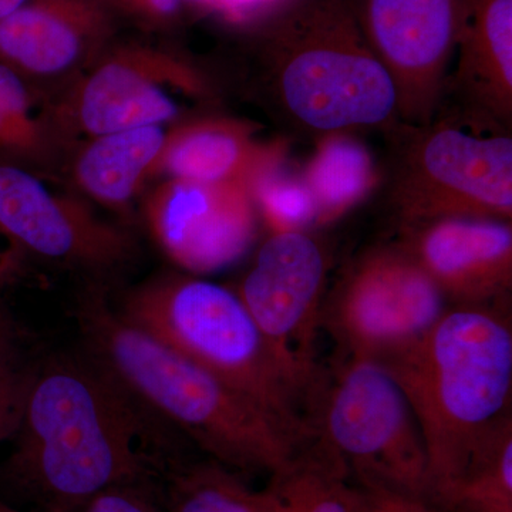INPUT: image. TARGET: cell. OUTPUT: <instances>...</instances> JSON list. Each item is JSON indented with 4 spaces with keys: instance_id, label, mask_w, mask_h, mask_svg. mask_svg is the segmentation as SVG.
<instances>
[{
    "instance_id": "20",
    "label": "cell",
    "mask_w": 512,
    "mask_h": 512,
    "mask_svg": "<svg viewBox=\"0 0 512 512\" xmlns=\"http://www.w3.org/2000/svg\"><path fill=\"white\" fill-rule=\"evenodd\" d=\"M315 153L302 178L323 224L336 220L359 204L382 180L375 161L355 134H332L313 141Z\"/></svg>"
},
{
    "instance_id": "4",
    "label": "cell",
    "mask_w": 512,
    "mask_h": 512,
    "mask_svg": "<svg viewBox=\"0 0 512 512\" xmlns=\"http://www.w3.org/2000/svg\"><path fill=\"white\" fill-rule=\"evenodd\" d=\"M380 363L400 384L419 421L427 451L423 500L431 505L453 483L484 431L511 412L507 299L448 305L423 338Z\"/></svg>"
},
{
    "instance_id": "23",
    "label": "cell",
    "mask_w": 512,
    "mask_h": 512,
    "mask_svg": "<svg viewBox=\"0 0 512 512\" xmlns=\"http://www.w3.org/2000/svg\"><path fill=\"white\" fill-rule=\"evenodd\" d=\"M45 128L26 77L0 60V161L16 163L42 147Z\"/></svg>"
},
{
    "instance_id": "16",
    "label": "cell",
    "mask_w": 512,
    "mask_h": 512,
    "mask_svg": "<svg viewBox=\"0 0 512 512\" xmlns=\"http://www.w3.org/2000/svg\"><path fill=\"white\" fill-rule=\"evenodd\" d=\"M456 52V70L444 92L456 101L453 110L511 131L512 0H461Z\"/></svg>"
},
{
    "instance_id": "9",
    "label": "cell",
    "mask_w": 512,
    "mask_h": 512,
    "mask_svg": "<svg viewBox=\"0 0 512 512\" xmlns=\"http://www.w3.org/2000/svg\"><path fill=\"white\" fill-rule=\"evenodd\" d=\"M328 272L325 248L306 229L272 232L237 292L276 357L312 400L322 383L315 342Z\"/></svg>"
},
{
    "instance_id": "17",
    "label": "cell",
    "mask_w": 512,
    "mask_h": 512,
    "mask_svg": "<svg viewBox=\"0 0 512 512\" xmlns=\"http://www.w3.org/2000/svg\"><path fill=\"white\" fill-rule=\"evenodd\" d=\"M286 141L264 144L241 121L202 119L167 134L151 173L194 183H239L254 187L281 167Z\"/></svg>"
},
{
    "instance_id": "19",
    "label": "cell",
    "mask_w": 512,
    "mask_h": 512,
    "mask_svg": "<svg viewBox=\"0 0 512 512\" xmlns=\"http://www.w3.org/2000/svg\"><path fill=\"white\" fill-rule=\"evenodd\" d=\"M440 512H512V413L477 440L447 490L431 504Z\"/></svg>"
},
{
    "instance_id": "1",
    "label": "cell",
    "mask_w": 512,
    "mask_h": 512,
    "mask_svg": "<svg viewBox=\"0 0 512 512\" xmlns=\"http://www.w3.org/2000/svg\"><path fill=\"white\" fill-rule=\"evenodd\" d=\"M6 473L43 512L120 485H151L190 460L165 423L86 348L40 356Z\"/></svg>"
},
{
    "instance_id": "13",
    "label": "cell",
    "mask_w": 512,
    "mask_h": 512,
    "mask_svg": "<svg viewBox=\"0 0 512 512\" xmlns=\"http://www.w3.org/2000/svg\"><path fill=\"white\" fill-rule=\"evenodd\" d=\"M201 74L148 47H119L97 60L77 97V119L92 137L170 123L181 97L200 96Z\"/></svg>"
},
{
    "instance_id": "7",
    "label": "cell",
    "mask_w": 512,
    "mask_h": 512,
    "mask_svg": "<svg viewBox=\"0 0 512 512\" xmlns=\"http://www.w3.org/2000/svg\"><path fill=\"white\" fill-rule=\"evenodd\" d=\"M312 440L343 464L353 483L423 500L426 444L406 394L383 363L348 356L320 384Z\"/></svg>"
},
{
    "instance_id": "31",
    "label": "cell",
    "mask_w": 512,
    "mask_h": 512,
    "mask_svg": "<svg viewBox=\"0 0 512 512\" xmlns=\"http://www.w3.org/2000/svg\"><path fill=\"white\" fill-rule=\"evenodd\" d=\"M30 0H0V20L8 18L13 12H16Z\"/></svg>"
},
{
    "instance_id": "24",
    "label": "cell",
    "mask_w": 512,
    "mask_h": 512,
    "mask_svg": "<svg viewBox=\"0 0 512 512\" xmlns=\"http://www.w3.org/2000/svg\"><path fill=\"white\" fill-rule=\"evenodd\" d=\"M259 214L272 232L305 229L316 222L315 201L301 177L288 175L281 167L269 171L252 187Z\"/></svg>"
},
{
    "instance_id": "27",
    "label": "cell",
    "mask_w": 512,
    "mask_h": 512,
    "mask_svg": "<svg viewBox=\"0 0 512 512\" xmlns=\"http://www.w3.org/2000/svg\"><path fill=\"white\" fill-rule=\"evenodd\" d=\"M352 512H440L414 495L349 480Z\"/></svg>"
},
{
    "instance_id": "15",
    "label": "cell",
    "mask_w": 512,
    "mask_h": 512,
    "mask_svg": "<svg viewBox=\"0 0 512 512\" xmlns=\"http://www.w3.org/2000/svg\"><path fill=\"white\" fill-rule=\"evenodd\" d=\"M111 33L104 0H30L0 20V60L25 77L60 76L99 56Z\"/></svg>"
},
{
    "instance_id": "8",
    "label": "cell",
    "mask_w": 512,
    "mask_h": 512,
    "mask_svg": "<svg viewBox=\"0 0 512 512\" xmlns=\"http://www.w3.org/2000/svg\"><path fill=\"white\" fill-rule=\"evenodd\" d=\"M448 303L399 241L350 262L323 303L322 323L348 356L389 359L423 338Z\"/></svg>"
},
{
    "instance_id": "25",
    "label": "cell",
    "mask_w": 512,
    "mask_h": 512,
    "mask_svg": "<svg viewBox=\"0 0 512 512\" xmlns=\"http://www.w3.org/2000/svg\"><path fill=\"white\" fill-rule=\"evenodd\" d=\"M28 343L0 350V441L18 433L35 379L40 356L29 352Z\"/></svg>"
},
{
    "instance_id": "12",
    "label": "cell",
    "mask_w": 512,
    "mask_h": 512,
    "mask_svg": "<svg viewBox=\"0 0 512 512\" xmlns=\"http://www.w3.org/2000/svg\"><path fill=\"white\" fill-rule=\"evenodd\" d=\"M254 192L239 183L167 180L151 195L147 221L168 258L192 274L239 261L258 235Z\"/></svg>"
},
{
    "instance_id": "22",
    "label": "cell",
    "mask_w": 512,
    "mask_h": 512,
    "mask_svg": "<svg viewBox=\"0 0 512 512\" xmlns=\"http://www.w3.org/2000/svg\"><path fill=\"white\" fill-rule=\"evenodd\" d=\"M167 512H266L261 491L217 461L188 460L163 485Z\"/></svg>"
},
{
    "instance_id": "10",
    "label": "cell",
    "mask_w": 512,
    "mask_h": 512,
    "mask_svg": "<svg viewBox=\"0 0 512 512\" xmlns=\"http://www.w3.org/2000/svg\"><path fill=\"white\" fill-rule=\"evenodd\" d=\"M394 87L397 117L423 126L443 101L456 55L461 0H349Z\"/></svg>"
},
{
    "instance_id": "29",
    "label": "cell",
    "mask_w": 512,
    "mask_h": 512,
    "mask_svg": "<svg viewBox=\"0 0 512 512\" xmlns=\"http://www.w3.org/2000/svg\"><path fill=\"white\" fill-rule=\"evenodd\" d=\"M23 342H28V332L19 325L18 320L0 298V350Z\"/></svg>"
},
{
    "instance_id": "21",
    "label": "cell",
    "mask_w": 512,
    "mask_h": 512,
    "mask_svg": "<svg viewBox=\"0 0 512 512\" xmlns=\"http://www.w3.org/2000/svg\"><path fill=\"white\" fill-rule=\"evenodd\" d=\"M266 512H352L348 471L309 441L261 491Z\"/></svg>"
},
{
    "instance_id": "14",
    "label": "cell",
    "mask_w": 512,
    "mask_h": 512,
    "mask_svg": "<svg viewBox=\"0 0 512 512\" xmlns=\"http://www.w3.org/2000/svg\"><path fill=\"white\" fill-rule=\"evenodd\" d=\"M397 241L448 305H487L510 296L512 222L443 218L399 229Z\"/></svg>"
},
{
    "instance_id": "5",
    "label": "cell",
    "mask_w": 512,
    "mask_h": 512,
    "mask_svg": "<svg viewBox=\"0 0 512 512\" xmlns=\"http://www.w3.org/2000/svg\"><path fill=\"white\" fill-rule=\"evenodd\" d=\"M116 309L261 407L302 444L312 440L311 394L289 375L237 292L168 275L128 292Z\"/></svg>"
},
{
    "instance_id": "3",
    "label": "cell",
    "mask_w": 512,
    "mask_h": 512,
    "mask_svg": "<svg viewBox=\"0 0 512 512\" xmlns=\"http://www.w3.org/2000/svg\"><path fill=\"white\" fill-rule=\"evenodd\" d=\"M74 319L84 348L221 466L272 476L306 446L227 383L128 323L103 286L83 291Z\"/></svg>"
},
{
    "instance_id": "6",
    "label": "cell",
    "mask_w": 512,
    "mask_h": 512,
    "mask_svg": "<svg viewBox=\"0 0 512 512\" xmlns=\"http://www.w3.org/2000/svg\"><path fill=\"white\" fill-rule=\"evenodd\" d=\"M440 106L429 124L397 121L383 131V185L397 228L443 218L512 222L511 131L474 124Z\"/></svg>"
},
{
    "instance_id": "2",
    "label": "cell",
    "mask_w": 512,
    "mask_h": 512,
    "mask_svg": "<svg viewBox=\"0 0 512 512\" xmlns=\"http://www.w3.org/2000/svg\"><path fill=\"white\" fill-rule=\"evenodd\" d=\"M259 19L255 93L288 136L316 141L400 121L349 0H284Z\"/></svg>"
},
{
    "instance_id": "30",
    "label": "cell",
    "mask_w": 512,
    "mask_h": 512,
    "mask_svg": "<svg viewBox=\"0 0 512 512\" xmlns=\"http://www.w3.org/2000/svg\"><path fill=\"white\" fill-rule=\"evenodd\" d=\"M15 269V255L13 251H0V284L10 279Z\"/></svg>"
},
{
    "instance_id": "33",
    "label": "cell",
    "mask_w": 512,
    "mask_h": 512,
    "mask_svg": "<svg viewBox=\"0 0 512 512\" xmlns=\"http://www.w3.org/2000/svg\"><path fill=\"white\" fill-rule=\"evenodd\" d=\"M0 512H22L15 510V508L9 507V505L0 504Z\"/></svg>"
},
{
    "instance_id": "18",
    "label": "cell",
    "mask_w": 512,
    "mask_h": 512,
    "mask_svg": "<svg viewBox=\"0 0 512 512\" xmlns=\"http://www.w3.org/2000/svg\"><path fill=\"white\" fill-rule=\"evenodd\" d=\"M163 126L133 128L93 137L76 161L77 183L94 200L110 207L126 205L151 174L163 151Z\"/></svg>"
},
{
    "instance_id": "32",
    "label": "cell",
    "mask_w": 512,
    "mask_h": 512,
    "mask_svg": "<svg viewBox=\"0 0 512 512\" xmlns=\"http://www.w3.org/2000/svg\"><path fill=\"white\" fill-rule=\"evenodd\" d=\"M184 5L197 6V8L217 9L221 0H183Z\"/></svg>"
},
{
    "instance_id": "26",
    "label": "cell",
    "mask_w": 512,
    "mask_h": 512,
    "mask_svg": "<svg viewBox=\"0 0 512 512\" xmlns=\"http://www.w3.org/2000/svg\"><path fill=\"white\" fill-rule=\"evenodd\" d=\"M62 512H167L163 491L151 485H120Z\"/></svg>"
},
{
    "instance_id": "11",
    "label": "cell",
    "mask_w": 512,
    "mask_h": 512,
    "mask_svg": "<svg viewBox=\"0 0 512 512\" xmlns=\"http://www.w3.org/2000/svg\"><path fill=\"white\" fill-rule=\"evenodd\" d=\"M0 232L20 256L94 274L120 268L134 252L127 232L9 161H0Z\"/></svg>"
},
{
    "instance_id": "28",
    "label": "cell",
    "mask_w": 512,
    "mask_h": 512,
    "mask_svg": "<svg viewBox=\"0 0 512 512\" xmlns=\"http://www.w3.org/2000/svg\"><path fill=\"white\" fill-rule=\"evenodd\" d=\"M114 3L128 15L148 26H164L174 22L184 8L183 0H104Z\"/></svg>"
}]
</instances>
